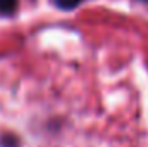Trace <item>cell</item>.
Here are the masks:
<instances>
[{"mask_svg":"<svg viewBox=\"0 0 148 147\" xmlns=\"http://www.w3.org/2000/svg\"><path fill=\"white\" fill-rule=\"evenodd\" d=\"M17 9V0H0V14L10 16Z\"/></svg>","mask_w":148,"mask_h":147,"instance_id":"1","label":"cell"},{"mask_svg":"<svg viewBox=\"0 0 148 147\" xmlns=\"http://www.w3.org/2000/svg\"><path fill=\"white\" fill-rule=\"evenodd\" d=\"M81 2H83V0H52V3H53L55 7L62 9V10H73V9H76Z\"/></svg>","mask_w":148,"mask_h":147,"instance_id":"2","label":"cell"},{"mask_svg":"<svg viewBox=\"0 0 148 147\" xmlns=\"http://www.w3.org/2000/svg\"><path fill=\"white\" fill-rule=\"evenodd\" d=\"M0 144H2V147H17L19 146V140L14 135H5V137H2Z\"/></svg>","mask_w":148,"mask_h":147,"instance_id":"3","label":"cell"},{"mask_svg":"<svg viewBox=\"0 0 148 147\" xmlns=\"http://www.w3.org/2000/svg\"><path fill=\"white\" fill-rule=\"evenodd\" d=\"M140 2H143V3H147L148 5V0H140Z\"/></svg>","mask_w":148,"mask_h":147,"instance_id":"4","label":"cell"}]
</instances>
